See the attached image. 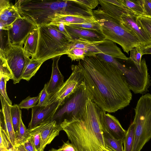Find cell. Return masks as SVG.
I'll return each instance as SVG.
<instances>
[{
    "mask_svg": "<svg viewBox=\"0 0 151 151\" xmlns=\"http://www.w3.org/2000/svg\"><path fill=\"white\" fill-rule=\"evenodd\" d=\"M78 65L91 100L101 109L114 113L129 105L132 94L117 68L96 56L85 57Z\"/></svg>",
    "mask_w": 151,
    "mask_h": 151,
    "instance_id": "obj_1",
    "label": "cell"
},
{
    "mask_svg": "<svg viewBox=\"0 0 151 151\" xmlns=\"http://www.w3.org/2000/svg\"><path fill=\"white\" fill-rule=\"evenodd\" d=\"M105 111L90 99L83 117L60 124L62 130L77 151H113L106 145L103 135Z\"/></svg>",
    "mask_w": 151,
    "mask_h": 151,
    "instance_id": "obj_2",
    "label": "cell"
},
{
    "mask_svg": "<svg viewBox=\"0 0 151 151\" xmlns=\"http://www.w3.org/2000/svg\"><path fill=\"white\" fill-rule=\"evenodd\" d=\"M20 16L39 26L49 24L56 14L91 16V12L72 0H19L14 4Z\"/></svg>",
    "mask_w": 151,
    "mask_h": 151,
    "instance_id": "obj_3",
    "label": "cell"
},
{
    "mask_svg": "<svg viewBox=\"0 0 151 151\" xmlns=\"http://www.w3.org/2000/svg\"><path fill=\"white\" fill-rule=\"evenodd\" d=\"M93 16L101 27V32L106 40L121 46L128 54L134 47L141 45L140 41L122 23L107 13L101 7L92 11Z\"/></svg>",
    "mask_w": 151,
    "mask_h": 151,
    "instance_id": "obj_4",
    "label": "cell"
},
{
    "mask_svg": "<svg viewBox=\"0 0 151 151\" xmlns=\"http://www.w3.org/2000/svg\"><path fill=\"white\" fill-rule=\"evenodd\" d=\"M38 40L35 54L31 59L45 60L66 54L70 41L53 24L37 27Z\"/></svg>",
    "mask_w": 151,
    "mask_h": 151,
    "instance_id": "obj_5",
    "label": "cell"
},
{
    "mask_svg": "<svg viewBox=\"0 0 151 151\" xmlns=\"http://www.w3.org/2000/svg\"><path fill=\"white\" fill-rule=\"evenodd\" d=\"M90 95L84 82L73 93L65 98L58 107L51 120L60 126L63 122L78 120L86 113Z\"/></svg>",
    "mask_w": 151,
    "mask_h": 151,
    "instance_id": "obj_6",
    "label": "cell"
},
{
    "mask_svg": "<svg viewBox=\"0 0 151 151\" xmlns=\"http://www.w3.org/2000/svg\"><path fill=\"white\" fill-rule=\"evenodd\" d=\"M135 137L132 151H140L151 139V94L141 96L134 109Z\"/></svg>",
    "mask_w": 151,
    "mask_h": 151,
    "instance_id": "obj_7",
    "label": "cell"
},
{
    "mask_svg": "<svg viewBox=\"0 0 151 151\" xmlns=\"http://www.w3.org/2000/svg\"><path fill=\"white\" fill-rule=\"evenodd\" d=\"M0 55L5 59L13 74L14 84L19 83L31 60V59L25 55L23 46L8 43L5 47L0 49Z\"/></svg>",
    "mask_w": 151,
    "mask_h": 151,
    "instance_id": "obj_8",
    "label": "cell"
},
{
    "mask_svg": "<svg viewBox=\"0 0 151 151\" xmlns=\"http://www.w3.org/2000/svg\"><path fill=\"white\" fill-rule=\"evenodd\" d=\"M37 28L32 20L24 17L18 18L7 31L8 43L23 46L29 33Z\"/></svg>",
    "mask_w": 151,
    "mask_h": 151,
    "instance_id": "obj_9",
    "label": "cell"
},
{
    "mask_svg": "<svg viewBox=\"0 0 151 151\" xmlns=\"http://www.w3.org/2000/svg\"><path fill=\"white\" fill-rule=\"evenodd\" d=\"M72 73L69 78L50 97V104L58 101L61 103L67 97L74 92L84 83L80 68L78 65L71 67Z\"/></svg>",
    "mask_w": 151,
    "mask_h": 151,
    "instance_id": "obj_10",
    "label": "cell"
},
{
    "mask_svg": "<svg viewBox=\"0 0 151 151\" xmlns=\"http://www.w3.org/2000/svg\"><path fill=\"white\" fill-rule=\"evenodd\" d=\"M85 52L86 57L102 53L125 61H128L129 59L122 52L116 43L108 40L99 42L96 44L88 47L85 49Z\"/></svg>",
    "mask_w": 151,
    "mask_h": 151,
    "instance_id": "obj_11",
    "label": "cell"
},
{
    "mask_svg": "<svg viewBox=\"0 0 151 151\" xmlns=\"http://www.w3.org/2000/svg\"><path fill=\"white\" fill-rule=\"evenodd\" d=\"M61 102L56 101L46 106H36L32 109V117L28 129L34 128L51 120L58 107Z\"/></svg>",
    "mask_w": 151,
    "mask_h": 151,
    "instance_id": "obj_12",
    "label": "cell"
},
{
    "mask_svg": "<svg viewBox=\"0 0 151 151\" xmlns=\"http://www.w3.org/2000/svg\"><path fill=\"white\" fill-rule=\"evenodd\" d=\"M137 16L124 14L121 16L122 23L129 29L140 41L141 45L146 46L151 45V37L137 20Z\"/></svg>",
    "mask_w": 151,
    "mask_h": 151,
    "instance_id": "obj_13",
    "label": "cell"
},
{
    "mask_svg": "<svg viewBox=\"0 0 151 151\" xmlns=\"http://www.w3.org/2000/svg\"><path fill=\"white\" fill-rule=\"evenodd\" d=\"M1 109L0 110V126L5 130L12 147L16 145L17 136L14 131L11 114V107L4 98L0 95Z\"/></svg>",
    "mask_w": 151,
    "mask_h": 151,
    "instance_id": "obj_14",
    "label": "cell"
},
{
    "mask_svg": "<svg viewBox=\"0 0 151 151\" xmlns=\"http://www.w3.org/2000/svg\"><path fill=\"white\" fill-rule=\"evenodd\" d=\"M34 128L40 133L41 150H44L46 145L50 144L62 130L60 126L55 120L49 121Z\"/></svg>",
    "mask_w": 151,
    "mask_h": 151,
    "instance_id": "obj_15",
    "label": "cell"
},
{
    "mask_svg": "<svg viewBox=\"0 0 151 151\" xmlns=\"http://www.w3.org/2000/svg\"><path fill=\"white\" fill-rule=\"evenodd\" d=\"M73 40L82 39L92 42H101L104 41L105 37L101 32L95 30L74 27L65 25Z\"/></svg>",
    "mask_w": 151,
    "mask_h": 151,
    "instance_id": "obj_16",
    "label": "cell"
},
{
    "mask_svg": "<svg viewBox=\"0 0 151 151\" xmlns=\"http://www.w3.org/2000/svg\"><path fill=\"white\" fill-rule=\"evenodd\" d=\"M61 56L59 55L52 58L53 63L51 76L49 81L46 84L47 91L50 97L64 82V76L60 71L58 66V62Z\"/></svg>",
    "mask_w": 151,
    "mask_h": 151,
    "instance_id": "obj_17",
    "label": "cell"
},
{
    "mask_svg": "<svg viewBox=\"0 0 151 151\" xmlns=\"http://www.w3.org/2000/svg\"><path fill=\"white\" fill-rule=\"evenodd\" d=\"M104 118L106 127L108 132L116 139L123 141L127 131L123 128L119 120L114 116L106 113L105 111Z\"/></svg>",
    "mask_w": 151,
    "mask_h": 151,
    "instance_id": "obj_18",
    "label": "cell"
},
{
    "mask_svg": "<svg viewBox=\"0 0 151 151\" xmlns=\"http://www.w3.org/2000/svg\"><path fill=\"white\" fill-rule=\"evenodd\" d=\"M21 17L15 5L10 4L0 10V29L7 31L13 23Z\"/></svg>",
    "mask_w": 151,
    "mask_h": 151,
    "instance_id": "obj_19",
    "label": "cell"
},
{
    "mask_svg": "<svg viewBox=\"0 0 151 151\" xmlns=\"http://www.w3.org/2000/svg\"><path fill=\"white\" fill-rule=\"evenodd\" d=\"M93 16L81 15L56 14L51 20L50 24L54 23H63L65 25L81 24L86 22H96Z\"/></svg>",
    "mask_w": 151,
    "mask_h": 151,
    "instance_id": "obj_20",
    "label": "cell"
},
{
    "mask_svg": "<svg viewBox=\"0 0 151 151\" xmlns=\"http://www.w3.org/2000/svg\"><path fill=\"white\" fill-rule=\"evenodd\" d=\"M38 36L37 27L31 32L26 38L23 49L25 55L27 57H32L35 54L38 45Z\"/></svg>",
    "mask_w": 151,
    "mask_h": 151,
    "instance_id": "obj_21",
    "label": "cell"
},
{
    "mask_svg": "<svg viewBox=\"0 0 151 151\" xmlns=\"http://www.w3.org/2000/svg\"><path fill=\"white\" fill-rule=\"evenodd\" d=\"M103 135L106 145L113 151H124L123 141L111 136L107 130L106 126L103 130Z\"/></svg>",
    "mask_w": 151,
    "mask_h": 151,
    "instance_id": "obj_22",
    "label": "cell"
},
{
    "mask_svg": "<svg viewBox=\"0 0 151 151\" xmlns=\"http://www.w3.org/2000/svg\"><path fill=\"white\" fill-rule=\"evenodd\" d=\"M45 60L31 59L23 73L22 79L29 81L38 71Z\"/></svg>",
    "mask_w": 151,
    "mask_h": 151,
    "instance_id": "obj_23",
    "label": "cell"
},
{
    "mask_svg": "<svg viewBox=\"0 0 151 151\" xmlns=\"http://www.w3.org/2000/svg\"><path fill=\"white\" fill-rule=\"evenodd\" d=\"M135 137V124L133 122L129 127L123 140L124 151H132Z\"/></svg>",
    "mask_w": 151,
    "mask_h": 151,
    "instance_id": "obj_24",
    "label": "cell"
},
{
    "mask_svg": "<svg viewBox=\"0 0 151 151\" xmlns=\"http://www.w3.org/2000/svg\"><path fill=\"white\" fill-rule=\"evenodd\" d=\"M122 3L135 15L142 16L143 13L142 0H121Z\"/></svg>",
    "mask_w": 151,
    "mask_h": 151,
    "instance_id": "obj_25",
    "label": "cell"
},
{
    "mask_svg": "<svg viewBox=\"0 0 151 151\" xmlns=\"http://www.w3.org/2000/svg\"><path fill=\"white\" fill-rule=\"evenodd\" d=\"M11 114L14 129L17 136L20 121L22 118V111L18 105L15 104L11 107Z\"/></svg>",
    "mask_w": 151,
    "mask_h": 151,
    "instance_id": "obj_26",
    "label": "cell"
},
{
    "mask_svg": "<svg viewBox=\"0 0 151 151\" xmlns=\"http://www.w3.org/2000/svg\"><path fill=\"white\" fill-rule=\"evenodd\" d=\"M29 136L28 129L23 123L22 118L19 124V131L16 138V145L21 144Z\"/></svg>",
    "mask_w": 151,
    "mask_h": 151,
    "instance_id": "obj_27",
    "label": "cell"
},
{
    "mask_svg": "<svg viewBox=\"0 0 151 151\" xmlns=\"http://www.w3.org/2000/svg\"><path fill=\"white\" fill-rule=\"evenodd\" d=\"M4 76L9 79H14V76L5 59L0 56V77Z\"/></svg>",
    "mask_w": 151,
    "mask_h": 151,
    "instance_id": "obj_28",
    "label": "cell"
},
{
    "mask_svg": "<svg viewBox=\"0 0 151 151\" xmlns=\"http://www.w3.org/2000/svg\"><path fill=\"white\" fill-rule=\"evenodd\" d=\"M72 61H77L84 60L85 57V49L75 48L68 51L67 53Z\"/></svg>",
    "mask_w": 151,
    "mask_h": 151,
    "instance_id": "obj_29",
    "label": "cell"
},
{
    "mask_svg": "<svg viewBox=\"0 0 151 151\" xmlns=\"http://www.w3.org/2000/svg\"><path fill=\"white\" fill-rule=\"evenodd\" d=\"M39 98V95L37 96L33 97L28 96L23 100L18 105V106L20 109H25L28 110L30 108L32 109L37 105L38 103Z\"/></svg>",
    "mask_w": 151,
    "mask_h": 151,
    "instance_id": "obj_30",
    "label": "cell"
},
{
    "mask_svg": "<svg viewBox=\"0 0 151 151\" xmlns=\"http://www.w3.org/2000/svg\"><path fill=\"white\" fill-rule=\"evenodd\" d=\"M80 6L89 11H92L99 4L98 0H72Z\"/></svg>",
    "mask_w": 151,
    "mask_h": 151,
    "instance_id": "obj_31",
    "label": "cell"
},
{
    "mask_svg": "<svg viewBox=\"0 0 151 151\" xmlns=\"http://www.w3.org/2000/svg\"><path fill=\"white\" fill-rule=\"evenodd\" d=\"M75 28L101 32V27L97 22H86L81 24H70L68 25Z\"/></svg>",
    "mask_w": 151,
    "mask_h": 151,
    "instance_id": "obj_32",
    "label": "cell"
},
{
    "mask_svg": "<svg viewBox=\"0 0 151 151\" xmlns=\"http://www.w3.org/2000/svg\"><path fill=\"white\" fill-rule=\"evenodd\" d=\"M39 95V101L36 106H46L50 104V96L47 91L46 84Z\"/></svg>",
    "mask_w": 151,
    "mask_h": 151,
    "instance_id": "obj_33",
    "label": "cell"
},
{
    "mask_svg": "<svg viewBox=\"0 0 151 151\" xmlns=\"http://www.w3.org/2000/svg\"><path fill=\"white\" fill-rule=\"evenodd\" d=\"M137 20L151 37V18L139 16L137 17Z\"/></svg>",
    "mask_w": 151,
    "mask_h": 151,
    "instance_id": "obj_34",
    "label": "cell"
},
{
    "mask_svg": "<svg viewBox=\"0 0 151 151\" xmlns=\"http://www.w3.org/2000/svg\"><path fill=\"white\" fill-rule=\"evenodd\" d=\"M28 129L29 136L32 138L38 151L40 149L41 147V137L40 132L35 128Z\"/></svg>",
    "mask_w": 151,
    "mask_h": 151,
    "instance_id": "obj_35",
    "label": "cell"
},
{
    "mask_svg": "<svg viewBox=\"0 0 151 151\" xmlns=\"http://www.w3.org/2000/svg\"><path fill=\"white\" fill-rule=\"evenodd\" d=\"M0 147L8 150L12 147L9 138L4 129L0 126Z\"/></svg>",
    "mask_w": 151,
    "mask_h": 151,
    "instance_id": "obj_36",
    "label": "cell"
},
{
    "mask_svg": "<svg viewBox=\"0 0 151 151\" xmlns=\"http://www.w3.org/2000/svg\"><path fill=\"white\" fill-rule=\"evenodd\" d=\"M0 77V93L4 99L6 101L10 106L12 105V101L9 98L6 89V85L7 81L9 79L4 76Z\"/></svg>",
    "mask_w": 151,
    "mask_h": 151,
    "instance_id": "obj_37",
    "label": "cell"
},
{
    "mask_svg": "<svg viewBox=\"0 0 151 151\" xmlns=\"http://www.w3.org/2000/svg\"><path fill=\"white\" fill-rule=\"evenodd\" d=\"M143 13L142 16L151 18V0H142Z\"/></svg>",
    "mask_w": 151,
    "mask_h": 151,
    "instance_id": "obj_38",
    "label": "cell"
},
{
    "mask_svg": "<svg viewBox=\"0 0 151 151\" xmlns=\"http://www.w3.org/2000/svg\"><path fill=\"white\" fill-rule=\"evenodd\" d=\"M52 24L55 25L58 30L60 33L64 35L70 41L73 40V39L70 34L65 27V25L63 23H54Z\"/></svg>",
    "mask_w": 151,
    "mask_h": 151,
    "instance_id": "obj_39",
    "label": "cell"
},
{
    "mask_svg": "<svg viewBox=\"0 0 151 151\" xmlns=\"http://www.w3.org/2000/svg\"><path fill=\"white\" fill-rule=\"evenodd\" d=\"M21 145L27 151H37L30 136Z\"/></svg>",
    "mask_w": 151,
    "mask_h": 151,
    "instance_id": "obj_40",
    "label": "cell"
},
{
    "mask_svg": "<svg viewBox=\"0 0 151 151\" xmlns=\"http://www.w3.org/2000/svg\"><path fill=\"white\" fill-rule=\"evenodd\" d=\"M55 151H77L75 147L69 142V140L63 142L62 145L58 149H55Z\"/></svg>",
    "mask_w": 151,
    "mask_h": 151,
    "instance_id": "obj_41",
    "label": "cell"
},
{
    "mask_svg": "<svg viewBox=\"0 0 151 151\" xmlns=\"http://www.w3.org/2000/svg\"><path fill=\"white\" fill-rule=\"evenodd\" d=\"M142 55L151 54V45L146 46L141 45Z\"/></svg>",
    "mask_w": 151,
    "mask_h": 151,
    "instance_id": "obj_42",
    "label": "cell"
},
{
    "mask_svg": "<svg viewBox=\"0 0 151 151\" xmlns=\"http://www.w3.org/2000/svg\"><path fill=\"white\" fill-rule=\"evenodd\" d=\"M15 147H16L18 149L19 151H27L21 144L18 145Z\"/></svg>",
    "mask_w": 151,
    "mask_h": 151,
    "instance_id": "obj_43",
    "label": "cell"
},
{
    "mask_svg": "<svg viewBox=\"0 0 151 151\" xmlns=\"http://www.w3.org/2000/svg\"><path fill=\"white\" fill-rule=\"evenodd\" d=\"M8 150L5 148L0 147V151H8Z\"/></svg>",
    "mask_w": 151,
    "mask_h": 151,
    "instance_id": "obj_44",
    "label": "cell"
},
{
    "mask_svg": "<svg viewBox=\"0 0 151 151\" xmlns=\"http://www.w3.org/2000/svg\"><path fill=\"white\" fill-rule=\"evenodd\" d=\"M49 151H55V149L52 148Z\"/></svg>",
    "mask_w": 151,
    "mask_h": 151,
    "instance_id": "obj_45",
    "label": "cell"
},
{
    "mask_svg": "<svg viewBox=\"0 0 151 151\" xmlns=\"http://www.w3.org/2000/svg\"><path fill=\"white\" fill-rule=\"evenodd\" d=\"M37 151H44V150H38Z\"/></svg>",
    "mask_w": 151,
    "mask_h": 151,
    "instance_id": "obj_46",
    "label": "cell"
}]
</instances>
